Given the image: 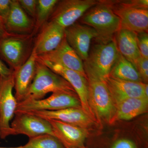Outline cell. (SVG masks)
<instances>
[{
  "label": "cell",
  "mask_w": 148,
  "mask_h": 148,
  "mask_svg": "<svg viewBox=\"0 0 148 148\" xmlns=\"http://www.w3.org/2000/svg\"><path fill=\"white\" fill-rule=\"evenodd\" d=\"M80 19L82 24L95 30L98 42L106 43L113 40L115 35L121 29L119 17L105 1H98Z\"/></svg>",
  "instance_id": "6da1fadb"
},
{
  "label": "cell",
  "mask_w": 148,
  "mask_h": 148,
  "mask_svg": "<svg viewBox=\"0 0 148 148\" xmlns=\"http://www.w3.org/2000/svg\"><path fill=\"white\" fill-rule=\"evenodd\" d=\"M88 84L89 104L96 123L114 122L115 107L105 80L84 70Z\"/></svg>",
  "instance_id": "7a4b0ae2"
},
{
  "label": "cell",
  "mask_w": 148,
  "mask_h": 148,
  "mask_svg": "<svg viewBox=\"0 0 148 148\" xmlns=\"http://www.w3.org/2000/svg\"><path fill=\"white\" fill-rule=\"evenodd\" d=\"M58 92L76 94L66 79L51 71L37 57L36 75L24 101L40 100L49 92Z\"/></svg>",
  "instance_id": "3957f363"
},
{
  "label": "cell",
  "mask_w": 148,
  "mask_h": 148,
  "mask_svg": "<svg viewBox=\"0 0 148 148\" xmlns=\"http://www.w3.org/2000/svg\"><path fill=\"white\" fill-rule=\"evenodd\" d=\"M119 17L121 29L136 34L148 32V10L144 0L105 1Z\"/></svg>",
  "instance_id": "277c9868"
},
{
  "label": "cell",
  "mask_w": 148,
  "mask_h": 148,
  "mask_svg": "<svg viewBox=\"0 0 148 148\" xmlns=\"http://www.w3.org/2000/svg\"><path fill=\"white\" fill-rule=\"evenodd\" d=\"M34 35L8 34L0 40V59L15 71L27 61L34 45Z\"/></svg>",
  "instance_id": "5b68a950"
},
{
  "label": "cell",
  "mask_w": 148,
  "mask_h": 148,
  "mask_svg": "<svg viewBox=\"0 0 148 148\" xmlns=\"http://www.w3.org/2000/svg\"><path fill=\"white\" fill-rule=\"evenodd\" d=\"M119 54L114 39L106 43L98 42L93 46L84 61V70L105 80L110 76Z\"/></svg>",
  "instance_id": "8992f818"
},
{
  "label": "cell",
  "mask_w": 148,
  "mask_h": 148,
  "mask_svg": "<svg viewBox=\"0 0 148 148\" xmlns=\"http://www.w3.org/2000/svg\"><path fill=\"white\" fill-rule=\"evenodd\" d=\"M69 108H82L76 93L66 92L52 93L48 98L38 100H24L18 103L15 113L35 111H56Z\"/></svg>",
  "instance_id": "52a82bcc"
},
{
  "label": "cell",
  "mask_w": 148,
  "mask_h": 148,
  "mask_svg": "<svg viewBox=\"0 0 148 148\" xmlns=\"http://www.w3.org/2000/svg\"><path fill=\"white\" fill-rule=\"evenodd\" d=\"M95 0L58 1L49 18L64 29L76 23L88 10L98 3Z\"/></svg>",
  "instance_id": "ba28073f"
},
{
  "label": "cell",
  "mask_w": 148,
  "mask_h": 148,
  "mask_svg": "<svg viewBox=\"0 0 148 148\" xmlns=\"http://www.w3.org/2000/svg\"><path fill=\"white\" fill-rule=\"evenodd\" d=\"M14 73V72H13ZM13 73L7 77L0 76V138L11 135L10 121L15 115L18 102L13 95Z\"/></svg>",
  "instance_id": "9c48e42d"
},
{
  "label": "cell",
  "mask_w": 148,
  "mask_h": 148,
  "mask_svg": "<svg viewBox=\"0 0 148 148\" xmlns=\"http://www.w3.org/2000/svg\"><path fill=\"white\" fill-rule=\"evenodd\" d=\"M14 116L10 125L11 135H26L29 138L45 134L54 136L47 120L27 112L15 113Z\"/></svg>",
  "instance_id": "30bf717a"
},
{
  "label": "cell",
  "mask_w": 148,
  "mask_h": 148,
  "mask_svg": "<svg viewBox=\"0 0 148 148\" xmlns=\"http://www.w3.org/2000/svg\"><path fill=\"white\" fill-rule=\"evenodd\" d=\"M39 60L51 71L64 78L72 86L79 98L82 109L95 121L89 106L87 78L78 72L66 69L58 64Z\"/></svg>",
  "instance_id": "8fae6325"
},
{
  "label": "cell",
  "mask_w": 148,
  "mask_h": 148,
  "mask_svg": "<svg viewBox=\"0 0 148 148\" xmlns=\"http://www.w3.org/2000/svg\"><path fill=\"white\" fill-rule=\"evenodd\" d=\"M64 33L69 45L82 61H86L90 51L91 41L97 37L95 30L87 25L76 23L65 29Z\"/></svg>",
  "instance_id": "7c38bea8"
},
{
  "label": "cell",
  "mask_w": 148,
  "mask_h": 148,
  "mask_svg": "<svg viewBox=\"0 0 148 148\" xmlns=\"http://www.w3.org/2000/svg\"><path fill=\"white\" fill-rule=\"evenodd\" d=\"M38 58L40 61L60 65L66 69L78 72L87 77L83 61L69 45L65 37L54 50L38 56Z\"/></svg>",
  "instance_id": "4fadbf2b"
},
{
  "label": "cell",
  "mask_w": 148,
  "mask_h": 148,
  "mask_svg": "<svg viewBox=\"0 0 148 148\" xmlns=\"http://www.w3.org/2000/svg\"><path fill=\"white\" fill-rule=\"evenodd\" d=\"M5 28L8 34L34 35L36 22L24 11L18 0H12L10 10L3 20Z\"/></svg>",
  "instance_id": "5bb4252c"
},
{
  "label": "cell",
  "mask_w": 148,
  "mask_h": 148,
  "mask_svg": "<svg viewBox=\"0 0 148 148\" xmlns=\"http://www.w3.org/2000/svg\"><path fill=\"white\" fill-rule=\"evenodd\" d=\"M45 119L59 121L88 129L95 124V121L82 108H69L56 111H42L28 112Z\"/></svg>",
  "instance_id": "9a60e30c"
},
{
  "label": "cell",
  "mask_w": 148,
  "mask_h": 148,
  "mask_svg": "<svg viewBox=\"0 0 148 148\" xmlns=\"http://www.w3.org/2000/svg\"><path fill=\"white\" fill-rule=\"evenodd\" d=\"M52 127L54 136L65 148H85V140L88 134V129L63 122L47 119Z\"/></svg>",
  "instance_id": "2e32d148"
},
{
  "label": "cell",
  "mask_w": 148,
  "mask_h": 148,
  "mask_svg": "<svg viewBox=\"0 0 148 148\" xmlns=\"http://www.w3.org/2000/svg\"><path fill=\"white\" fill-rule=\"evenodd\" d=\"M41 28L34 45L37 56L54 50L65 37V29L54 21H47Z\"/></svg>",
  "instance_id": "e0dca14e"
},
{
  "label": "cell",
  "mask_w": 148,
  "mask_h": 148,
  "mask_svg": "<svg viewBox=\"0 0 148 148\" xmlns=\"http://www.w3.org/2000/svg\"><path fill=\"white\" fill-rule=\"evenodd\" d=\"M37 57L34 47L27 61L17 70L14 71L15 90L14 97L18 103L24 101L34 78L36 71Z\"/></svg>",
  "instance_id": "ac0fdd59"
},
{
  "label": "cell",
  "mask_w": 148,
  "mask_h": 148,
  "mask_svg": "<svg viewBox=\"0 0 148 148\" xmlns=\"http://www.w3.org/2000/svg\"><path fill=\"white\" fill-rule=\"evenodd\" d=\"M114 103L128 98H146L145 83L117 79L110 76L105 80Z\"/></svg>",
  "instance_id": "d6986e66"
},
{
  "label": "cell",
  "mask_w": 148,
  "mask_h": 148,
  "mask_svg": "<svg viewBox=\"0 0 148 148\" xmlns=\"http://www.w3.org/2000/svg\"><path fill=\"white\" fill-rule=\"evenodd\" d=\"M114 39L120 54L135 66L141 57L137 44V34L120 29Z\"/></svg>",
  "instance_id": "ffe728a7"
},
{
  "label": "cell",
  "mask_w": 148,
  "mask_h": 148,
  "mask_svg": "<svg viewBox=\"0 0 148 148\" xmlns=\"http://www.w3.org/2000/svg\"><path fill=\"white\" fill-rule=\"evenodd\" d=\"M115 115L114 122L117 120L128 121L147 112L148 99L128 98L114 103Z\"/></svg>",
  "instance_id": "44dd1931"
},
{
  "label": "cell",
  "mask_w": 148,
  "mask_h": 148,
  "mask_svg": "<svg viewBox=\"0 0 148 148\" xmlns=\"http://www.w3.org/2000/svg\"><path fill=\"white\" fill-rule=\"evenodd\" d=\"M110 76L127 81L143 82L135 66L119 53Z\"/></svg>",
  "instance_id": "7402d4cb"
},
{
  "label": "cell",
  "mask_w": 148,
  "mask_h": 148,
  "mask_svg": "<svg viewBox=\"0 0 148 148\" xmlns=\"http://www.w3.org/2000/svg\"><path fill=\"white\" fill-rule=\"evenodd\" d=\"M57 0H38L36 20V33L47 22L58 3Z\"/></svg>",
  "instance_id": "603a6c76"
},
{
  "label": "cell",
  "mask_w": 148,
  "mask_h": 148,
  "mask_svg": "<svg viewBox=\"0 0 148 148\" xmlns=\"http://www.w3.org/2000/svg\"><path fill=\"white\" fill-rule=\"evenodd\" d=\"M23 148H65L61 142L53 135L45 134L32 138L22 146Z\"/></svg>",
  "instance_id": "cb8c5ba5"
},
{
  "label": "cell",
  "mask_w": 148,
  "mask_h": 148,
  "mask_svg": "<svg viewBox=\"0 0 148 148\" xmlns=\"http://www.w3.org/2000/svg\"><path fill=\"white\" fill-rule=\"evenodd\" d=\"M137 44L140 54L143 58L148 59V35L147 32L137 34Z\"/></svg>",
  "instance_id": "d4e9b609"
},
{
  "label": "cell",
  "mask_w": 148,
  "mask_h": 148,
  "mask_svg": "<svg viewBox=\"0 0 148 148\" xmlns=\"http://www.w3.org/2000/svg\"><path fill=\"white\" fill-rule=\"evenodd\" d=\"M19 4L24 11L36 20L38 0H18Z\"/></svg>",
  "instance_id": "484cf974"
},
{
  "label": "cell",
  "mask_w": 148,
  "mask_h": 148,
  "mask_svg": "<svg viewBox=\"0 0 148 148\" xmlns=\"http://www.w3.org/2000/svg\"><path fill=\"white\" fill-rule=\"evenodd\" d=\"M135 67L140 74L143 82L147 83L148 80V59L141 56L137 61Z\"/></svg>",
  "instance_id": "4316f807"
},
{
  "label": "cell",
  "mask_w": 148,
  "mask_h": 148,
  "mask_svg": "<svg viewBox=\"0 0 148 148\" xmlns=\"http://www.w3.org/2000/svg\"><path fill=\"white\" fill-rule=\"evenodd\" d=\"M12 0H0V17L4 19L10 10Z\"/></svg>",
  "instance_id": "83f0119b"
},
{
  "label": "cell",
  "mask_w": 148,
  "mask_h": 148,
  "mask_svg": "<svg viewBox=\"0 0 148 148\" xmlns=\"http://www.w3.org/2000/svg\"><path fill=\"white\" fill-rule=\"evenodd\" d=\"M111 148H137V147L131 140L122 139L116 141Z\"/></svg>",
  "instance_id": "f1b7e54d"
},
{
  "label": "cell",
  "mask_w": 148,
  "mask_h": 148,
  "mask_svg": "<svg viewBox=\"0 0 148 148\" xmlns=\"http://www.w3.org/2000/svg\"><path fill=\"white\" fill-rule=\"evenodd\" d=\"M13 72V70L8 68L0 59V76L7 77L12 75Z\"/></svg>",
  "instance_id": "f546056e"
},
{
  "label": "cell",
  "mask_w": 148,
  "mask_h": 148,
  "mask_svg": "<svg viewBox=\"0 0 148 148\" xmlns=\"http://www.w3.org/2000/svg\"><path fill=\"white\" fill-rule=\"evenodd\" d=\"M8 34L5 28L3 19L0 17V40Z\"/></svg>",
  "instance_id": "4dcf8cb0"
},
{
  "label": "cell",
  "mask_w": 148,
  "mask_h": 148,
  "mask_svg": "<svg viewBox=\"0 0 148 148\" xmlns=\"http://www.w3.org/2000/svg\"><path fill=\"white\" fill-rule=\"evenodd\" d=\"M0 148H22V146H20V147H0Z\"/></svg>",
  "instance_id": "1f68e13d"
}]
</instances>
